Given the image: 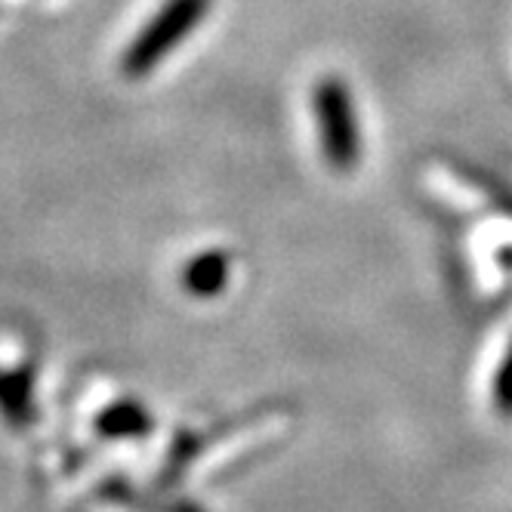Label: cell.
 Returning a JSON list of instances; mask_svg holds the SVG:
<instances>
[{
  "instance_id": "3957f363",
  "label": "cell",
  "mask_w": 512,
  "mask_h": 512,
  "mask_svg": "<svg viewBox=\"0 0 512 512\" xmlns=\"http://www.w3.org/2000/svg\"><path fill=\"white\" fill-rule=\"evenodd\" d=\"M229 275H232L229 256L223 250H207L189 263L186 278L182 281H186V287L195 297H216L219 290L229 284Z\"/></svg>"
},
{
  "instance_id": "8992f818",
  "label": "cell",
  "mask_w": 512,
  "mask_h": 512,
  "mask_svg": "<svg viewBox=\"0 0 512 512\" xmlns=\"http://www.w3.org/2000/svg\"><path fill=\"white\" fill-rule=\"evenodd\" d=\"M494 405L500 414L512 417V343H509V352H506L500 371H497V380H494Z\"/></svg>"
},
{
  "instance_id": "6da1fadb",
  "label": "cell",
  "mask_w": 512,
  "mask_h": 512,
  "mask_svg": "<svg viewBox=\"0 0 512 512\" xmlns=\"http://www.w3.org/2000/svg\"><path fill=\"white\" fill-rule=\"evenodd\" d=\"M213 0H164V7L142 25L133 44L121 56V71L130 81H139L189 38L207 19Z\"/></svg>"
},
{
  "instance_id": "52a82bcc",
  "label": "cell",
  "mask_w": 512,
  "mask_h": 512,
  "mask_svg": "<svg viewBox=\"0 0 512 512\" xmlns=\"http://www.w3.org/2000/svg\"><path fill=\"white\" fill-rule=\"evenodd\" d=\"M186 512H198V509H186Z\"/></svg>"
},
{
  "instance_id": "5b68a950",
  "label": "cell",
  "mask_w": 512,
  "mask_h": 512,
  "mask_svg": "<svg viewBox=\"0 0 512 512\" xmlns=\"http://www.w3.org/2000/svg\"><path fill=\"white\" fill-rule=\"evenodd\" d=\"M96 429L105 438H139L152 429V420L142 405H136V401H118V405H112L108 411L99 414Z\"/></svg>"
},
{
  "instance_id": "7a4b0ae2",
  "label": "cell",
  "mask_w": 512,
  "mask_h": 512,
  "mask_svg": "<svg viewBox=\"0 0 512 512\" xmlns=\"http://www.w3.org/2000/svg\"><path fill=\"white\" fill-rule=\"evenodd\" d=\"M315 121L321 152L334 170L349 173L361 161V127L352 90L340 78H324L315 87Z\"/></svg>"
},
{
  "instance_id": "277c9868",
  "label": "cell",
  "mask_w": 512,
  "mask_h": 512,
  "mask_svg": "<svg viewBox=\"0 0 512 512\" xmlns=\"http://www.w3.org/2000/svg\"><path fill=\"white\" fill-rule=\"evenodd\" d=\"M0 417L13 429H25L34 420L31 386L25 374H4L0 371Z\"/></svg>"
}]
</instances>
